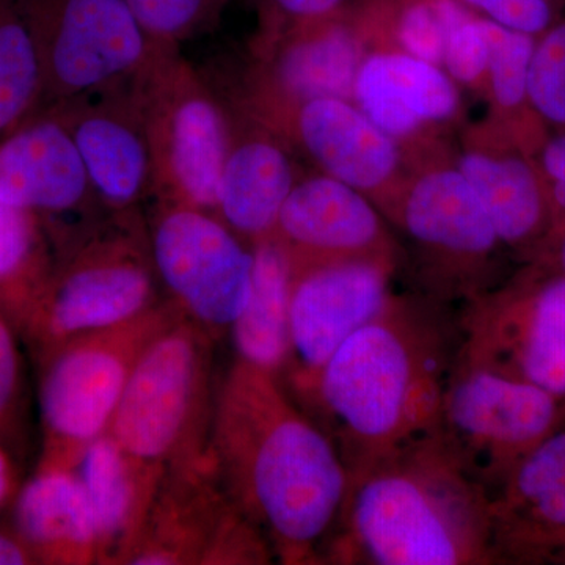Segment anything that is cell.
I'll return each instance as SVG.
<instances>
[{"label": "cell", "mask_w": 565, "mask_h": 565, "mask_svg": "<svg viewBox=\"0 0 565 565\" xmlns=\"http://www.w3.org/2000/svg\"><path fill=\"white\" fill-rule=\"evenodd\" d=\"M207 448L226 493L281 563H319L348 468L281 379L236 360L215 394Z\"/></svg>", "instance_id": "cell-1"}, {"label": "cell", "mask_w": 565, "mask_h": 565, "mask_svg": "<svg viewBox=\"0 0 565 565\" xmlns=\"http://www.w3.org/2000/svg\"><path fill=\"white\" fill-rule=\"evenodd\" d=\"M457 348L441 318L392 297L337 349L305 405L348 475L437 430Z\"/></svg>", "instance_id": "cell-2"}, {"label": "cell", "mask_w": 565, "mask_h": 565, "mask_svg": "<svg viewBox=\"0 0 565 565\" xmlns=\"http://www.w3.org/2000/svg\"><path fill=\"white\" fill-rule=\"evenodd\" d=\"M322 559L373 565L494 563L490 494L435 430L349 475Z\"/></svg>", "instance_id": "cell-3"}, {"label": "cell", "mask_w": 565, "mask_h": 565, "mask_svg": "<svg viewBox=\"0 0 565 565\" xmlns=\"http://www.w3.org/2000/svg\"><path fill=\"white\" fill-rule=\"evenodd\" d=\"M148 232L132 214L54 248L50 277L21 327L33 355L71 338L132 321L162 302Z\"/></svg>", "instance_id": "cell-4"}, {"label": "cell", "mask_w": 565, "mask_h": 565, "mask_svg": "<svg viewBox=\"0 0 565 565\" xmlns=\"http://www.w3.org/2000/svg\"><path fill=\"white\" fill-rule=\"evenodd\" d=\"M214 401L212 337L180 316L141 352L107 434L141 462L169 470L206 451Z\"/></svg>", "instance_id": "cell-5"}, {"label": "cell", "mask_w": 565, "mask_h": 565, "mask_svg": "<svg viewBox=\"0 0 565 565\" xmlns=\"http://www.w3.org/2000/svg\"><path fill=\"white\" fill-rule=\"evenodd\" d=\"M180 316L163 299L132 321L71 338L36 356L44 438L39 463L71 468L92 441L109 433L141 352Z\"/></svg>", "instance_id": "cell-6"}, {"label": "cell", "mask_w": 565, "mask_h": 565, "mask_svg": "<svg viewBox=\"0 0 565 565\" xmlns=\"http://www.w3.org/2000/svg\"><path fill=\"white\" fill-rule=\"evenodd\" d=\"M563 403L539 386L456 356L437 430L492 497L512 468L559 429Z\"/></svg>", "instance_id": "cell-7"}, {"label": "cell", "mask_w": 565, "mask_h": 565, "mask_svg": "<svg viewBox=\"0 0 565 565\" xmlns=\"http://www.w3.org/2000/svg\"><path fill=\"white\" fill-rule=\"evenodd\" d=\"M140 82L156 199L215 214L232 134L222 104L178 50L159 52Z\"/></svg>", "instance_id": "cell-8"}, {"label": "cell", "mask_w": 565, "mask_h": 565, "mask_svg": "<svg viewBox=\"0 0 565 565\" xmlns=\"http://www.w3.org/2000/svg\"><path fill=\"white\" fill-rule=\"evenodd\" d=\"M20 3L39 55L35 111L131 77L169 50L152 43L126 0Z\"/></svg>", "instance_id": "cell-9"}, {"label": "cell", "mask_w": 565, "mask_h": 565, "mask_svg": "<svg viewBox=\"0 0 565 565\" xmlns=\"http://www.w3.org/2000/svg\"><path fill=\"white\" fill-rule=\"evenodd\" d=\"M273 553L226 493L207 448L166 471L126 564H267Z\"/></svg>", "instance_id": "cell-10"}, {"label": "cell", "mask_w": 565, "mask_h": 565, "mask_svg": "<svg viewBox=\"0 0 565 565\" xmlns=\"http://www.w3.org/2000/svg\"><path fill=\"white\" fill-rule=\"evenodd\" d=\"M169 300L211 337L232 329L250 294L253 248L214 212L159 202L148 230Z\"/></svg>", "instance_id": "cell-11"}, {"label": "cell", "mask_w": 565, "mask_h": 565, "mask_svg": "<svg viewBox=\"0 0 565 565\" xmlns=\"http://www.w3.org/2000/svg\"><path fill=\"white\" fill-rule=\"evenodd\" d=\"M457 359L490 367L565 401V275L531 278L471 300Z\"/></svg>", "instance_id": "cell-12"}, {"label": "cell", "mask_w": 565, "mask_h": 565, "mask_svg": "<svg viewBox=\"0 0 565 565\" xmlns=\"http://www.w3.org/2000/svg\"><path fill=\"white\" fill-rule=\"evenodd\" d=\"M289 360L281 382L307 403L337 349L392 299L390 258L291 262Z\"/></svg>", "instance_id": "cell-13"}, {"label": "cell", "mask_w": 565, "mask_h": 565, "mask_svg": "<svg viewBox=\"0 0 565 565\" xmlns=\"http://www.w3.org/2000/svg\"><path fill=\"white\" fill-rule=\"evenodd\" d=\"M141 71L43 109L52 111L68 129L96 196L109 214H132L139 204L154 196Z\"/></svg>", "instance_id": "cell-14"}, {"label": "cell", "mask_w": 565, "mask_h": 565, "mask_svg": "<svg viewBox=\"0 0 565 565\" xmlns=\"http://www.w3.org/2000/svg\"><path fill=\"white\" fill-rule=\"evenodd\" d=\"M0 196L36 215L54 247L74 236L70 218L92 228L106 211L73 137L50 110L0 137Z\"/></svg>", "instance_id": "cell-15"}, {"label": "cell", "mask_w": 565, "mask_h": 565, "mask_svg": "<svg viewBox=\"0 0 565 565\" xmlns=\"http://www.w3.org/2000/svg\"><path fill=\"white\" fill-rule=\"evenodd\" d=\"M494 559H565V429L512 468L490 497Z\"/></svg>", "instance_id": "cell-16"}, {"label": "cell", "mask_w": 565, "mask_h": 565, "mask_svg": "<svg viewBox=\"0 0 565 565\" xmlns=\"http://www.w3.org/2000/svg\"><path fill=\"white\" fill-rule=\"evenodd\" d=\"M274 236L291 262L392 258L384 225L364 193L329 177L294 184Z\"/></svg>", "instance_id": "cell-17"}, {"label": "cell", "mask_w": 565, "mask_h": 565, "mask_svg": "<svg viewBox=\"0 0 565 565\" xmlns=\"http://www.w3.org/2000/svg\"><path fill=\"white\" fill-rule=\"evenodd\" d=\"M98 533V563L126 564L166 468L145 463L126 452L110 434L92 441L73 465Z\"/></svg>", "instance_id": "cell-18"}, {"label": "cell", "mask_w": 565, "mask_h": 565, "mask_svg": "<svg viewBox=\"0 0 565 565\" xmlns=\"http://www.w3.org/2000/svg\"><path fill=\"white\" fill-rule=\"evenodd\" d=\"M399 221L423 250L460 273L478 269L501 245L475 189L459 170H437L412 185Z\"/></svg>", "instance_id": "cell-19"}, {"label": "cell", "mask_w": 565, "mask_h": 565, "mask_svg": "<svg viewBox=\"0 0 565 565\" xmlns=\"http://www.w3.org/2000/svg\"><path fill=\"white\" fill-rule=\"evenodd\" d=\"M11 505V527L35 564L98 563L95 516L73 468L39 463Z\"/></svg>", "instance_id": "cell-20"}, {"label": "cell", "mask_w": 565, "mask_h": 565, "mask_svg": "<svg viewBox=\"0 0 565 565\" xmlns=\"http://www.w3.org/2000/svg\"><path fill=\"white\" fill-rule=\"evenodd\" d=\"M296 129L323 172L356 191H377L396 172L399 151L393 137L348 99L302 104L297 107Z\"/></svg>", "instance_id": "cell-21"}, {"label": "cell", "mask_w": 565, "mask_h": 565, "mask_svg": "<svg viewBox=\"0 0 565 565\" xmlns=\"http://www.w3.org/2000/svg\"><path fill=\"white\" fill-rule=\"evenodd\" d=\"M353 96L363 114L394 140L412 136L430 122L444 121L457 109L451 77L438 65L405 52L364 58Z\"/></svg>", "instance_id": "cell-22"}, {"label": "cell", "mask_w": 565, "mask_h": 565, "mask_svg": "<svg viewBox=\"0 0 565 565\" xmlns=\"http://www.w3.org/2000/svg\"><path fill=\"white\" fill-rule=\"evenodd\" d=\"M294 184L291 162L275 141L230 134L215 214L253 245L273 236Z\"/></svg>", "instance_id": "cell-23"}, {"label": "cell", "mask_w": 565, "mask_h": 565, "mask_svg": "<svg viewBox=\"0 0 565 565\" xmlns=\"http://www.w3.org/2000/svg\"><path fill=\"white\" fill-rule=\"evenodd\" d=\"M457 170L481 200L501 244L531 247L553 233L545 182L527 156L467 152Z\"/></svg>", "instance_id": "cell-24"}, {"label": "cell", "mask_w": 565, "mask_h": 565, "mask_svg": "<svg viewBox=\"0 0 565 565\" xmlns=\"http://www.w3.org/2000/svg\"><path fill=\"white\" fill-rule=\"evenodd\" d=\"M252 248L250 294L230 332L237 362L281 379L289 360L291 258L274 234Z\"/></svg>", "instance_id": "cell-25"}, {"label": "cell", "mask_w": 565, "mask_h": 565, "mask_svg": "<svg viewBox=\"0 0 565 565\" xmlns=\"http://www.w3.org/2000/svg\"><path fill=\"white\" fill-rule=\"evenodd\" d=\"M360 47L343 25L326 20L294 25L274 66L278 90L297 107L316 99H349L362 65Z\"/></svg>", "instance_id": "cell-26"}, {"label": "cell", "mask_w": 565, "mask_h": 565, "mask_svg": "<svg viewBox=\"0 0 565 565\" xmlns=\"http://www.w3.org/2000/svg\"><path fill=\"white\" fill-rule=\"evenodd\" d=\"M54 263L46 226L0 196V313L20 330Z\"/></svg>", "instance_id": "cell-27"}, {"label": "cell", "mask_w": 565, "mask_h": 565, "mask_svg": "<svg viewBox=\"0 0 565 565\" xmlns=\"http://www.w3.org/2000/svg\"><path fill=\"white\" fill-rule=\"evenodd\" d=\"M39 55L20 0H0V137L40 103Z\"/></svg>", "instance_id": "cell-28"}, {"label": "cell", "mask_w": 565, "mask_h": 565, "mask_svg": "<svg viewBox=\"0 0 565 565\" xmlns=\"http://www.w3.org/2000/svg\"><path fill=\"white\" fill-rule=\"evenodd\" d=\"M152 43L178 50L181 43L210 32L230 0H126Z\"/></svg>", "instance_id": "cell-29"}, {"label": "cell", "mask_w": 565, "mask_h": 565, "mask_svg": "<svg viewBox=\"0 0 565 565\" xmlns=\"http://www.w3.org/2000/svg\"><path fill=\"white\" fill-rule=\"evenodd\" d=\"M489 62L487 77L494 103L503 110L515 111L530 107L527 73L533 57L535 36L511 31L484 18Z\"/></svg>", "instance_id": "cell-30"}, {"label": "cell", "mask_w": 565, "mask_h": 565, "mask_svg": "<svg viewBox=\"0 0 565 565\" xmlns=\"http://www.w3.org/2000/svg\"><path fill=\"white\" fill-rule=\"evenodd\" d=\"M527 103L539 118L565 128V21L553 22L535 36Z\"/></svg>", "instance_id": "cell-31"}, {"label": "cell", "mask_w": 565, "mask_h": 565, "mask_svg": "<svg viewBox=\"0 0 565 565\" xmlns=\"http://www.w3.org/2000/svg\"><path fill=\"white\" fill-rule=\"evenodd\" d=\"M445 28L444 65L456 81L473 84L487 74L489 44L484 18H475L460 0H434Z\"/></svg>", "instance_id": "cell-32"}, {"label": "cell", "mask_w": 565, "mask_h": 565, "mask_svg": "<svg viewBox=\"0 0 565 565\" xmlns=\"http://www.w3.org/2000/svg\"><path fill=\"white\" fill-rule=\"evenodd\" d=\"M22 341L20 330L0 313V444L6 445L20 424L22 401Z\"/></svg>", "instance_id": "cell-33"}, {"label": "cell", "mask_w": 565, "mask_h": 565, "mask_svg": "<svg viewBox=\"0 0 565 565\" xmlns=\"http://www.w3.org/2000/svg\"><path fill=\"white\" fill-rule=\"evenodd\" d=\"M397 36L405 54L440 65L445 54V28L434 0H416L405 7L397 24Z\"/></svg>", "instance_id": "cell-34"}, {"label": "cell", "mask_w": 565, "mask_h": 565, "mask_svg": "<svg viewBox=\"0 0 565 565\" xmlns=\"http://www.w3.org/2000/svg\"><path fill=\"white\" fill-rule=\"evenodd\" d=\"M511 31L539 36L555 22L553 0H460Z\"/></svg>", "instance_id": "cell-35"}, {"label": "cell", "mask_w": 565, "mask_h": 565, "mask_svg": "<svg viewBox=\"0 0 565 565\" xmlns=\"http://www.w3.org/2000/svg\"><path fill=\"white\" fill-rule=\"evenodd\" d=\"M535 166L545 182L553 214V233L557 234L565 228V132L541 143Z\"/></svg>", "instance_id": "cell-36"}, {"label": "cell", "mask_w": 565, "mask_h": 565, "mask_svg": "<svg viewBox=\"0 0 565 565\" xmlns=\"http://www.w3.org/2000/svg\"><path fill=\"white\" fill-rule=\"evenodd\" d=\"M343 2L344 0H262L264 9L274 18L294 25L326 20Z\"/></svg>", "instance_id": "cell-37"}, {"label": "cell", "mask_w": 565, "mask_h": 565, "mask_svg": "<svg viewBox=\"0 0 565 565\" xmlns=\"http://www.w3.org/2000/svg\"><path fill=\"white\" fill-rule=\"evenodd\" d=\"M35 564L32 553L13 527L0 531V565Z\"/></svg>", "instance_id": "cell-38"}, {"label": "cell", "mask_w": 565, "mask_h": 565, "mask_svg": "<svg viewBox=\"0 0 565 565\" xmlns=\"http://www.w3.org/2000/svg\"><path fill=\"white\" fill-rule=\"evenodd\" d=\"M18 490H20V482H18L17 465L11 459L7 446L0 444V511L13 503Z\"/></svg>", "instance_id": "cell-39"}, {"label": "cell", "mask_w": 565, "mask_h": 565, "mask_svg": "<svg viewBox=\"0 0 565 565\" xmlns=\"http://www.w3.org/2000/svg\"><path fill=\"white\" fill-rule=\"evenodd\" d=\"M555 248L556 270L565 275V228L556 234Z\"/></svg>", "instance_id": "cell-40"}]
</instances>
